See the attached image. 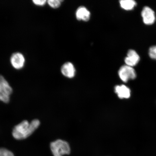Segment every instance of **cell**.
<instances>
[{
    "instance_id": "10",
    "label": "cell",
    "mask_w": 156,
    "mask_h": 156,
    "mask_svg": "<svg viewBox=\"0 0 156 156\" xmlns=\"http://www.w3.org/2000/svg\"><path fill=\"white\" fill-rule=\"evenodd\" d=\"M76 15L78 20L87 21L90 18V13L86 8L80 6L77 9Z\"/></svg>"
},
{
    "instance_id": "7",
    "label": "cell",
    "mask_w": 156,
    "mask_h": 156,
    "mask_svg": "<svg viewBox=\"0 0 156 156\" xmlns=\"http://www.w3.org/2000/svg\"><path fill=\"white\" fill-rule=\"evenodd\" d=\"M140 60V56L135 51L130 50L128 51L127 56L125 59V62L126 65L133 67L136 66Z\"/></svg>"
},
{
    "instance_id": "2",
    "label": "cell",
    "mask_w": 156,
    "mask_h": 156,
    "mask_svg": "<svg viewBox=\"0 0 156 156\" xmlns=\"http://www.w3.org/2000/svg\"><path fill=\"white\" fill-rule=\"evenodd\" d=\"M50 148L54 156H63L69 154L71 152L69 144L62 140H57L51 142Z\"/></svg>"
},
{
    "instance_id": "6",
    "label": "cell",
    "mask_w": 156,
    "mask_h": 156,
    "mask_svg": "<svg viewBox=\"0 0 156 156\" xmlns=\"http://www.w3.org/2000/svg\"><path fill=\"white\" fill-rule=\"evenodd\" d=\"M141 16L145 24L150 25L154 23L155 20L154 12L151 8L147 6L144 7L142 11Z\"/></svg>"
},
{
    "instance_id": "5",
    "label": "cell",
    "mask_w": 156,
    "mask_h": 156,
    "mask_svg": "<svg viewBox=\"0 0 156 156\" xmlns=\"http://www.w3.org/2000/svg\"><path fill=\"white\" fill-rule=\"evenodd\" d=\"M10 61L12 66L15 69L19 70L24 67L25 63V58L23 54L20 52H15L11 55Z\"/></svg>"
},
{
    "instance_id": "1",
    "label": "cell",
    "mask_w": 156,
    "mask_h": 156,
    "mask_svg": "<svg viewBox=\"0 0 156 156\" xmlns=\"http://www.w3.org/2000/svg\"><path fill=\"white\" fill-rule=\"evenodd\" d=\"M40 122L38 119H34L30 122L24 120L16 126L13 128L12 135L15 139H26L34 133L39 126Z\"/></svg>"
},
{
    "instance_id": "3",
    "label": "cell",
    "mask_w": 156,
    "mask_h": 156,
    "mask_svg": "<svg viewBox=\"0 0 156 156\" xmlns=\"http://www.w3.org/2000/svg\"><path fill=\"white\" fill-rule=\"evenodd\" d=\"M12 89L3 76L0 75V101L4 103H8Z\"/></svg>"
},
{
    "instance_id": "15",
    "label": "cell",
    "mask_w": 156,
    "mask_h": 156,
    "mask_svg": "<svg viewBox=\"0 0 156 156\" xmlns=\"http://www.w3.org/2000/svg\"><path fill=\"white\" fill-rule=\"evenodd\" d=\"M32 2L35 5L37 6H43L47 3L46 0H33Z\"/></svg>"
},
{
    "instance_id": "11",
    "label": "cell",
    "mask_w": 156,
    "mask_h": 156,
    "mask_svg": "<svg viewBox=\"0 0 156 156\" xmlns=\"http://www.w3.org/2000/svg\"><path fill=\"white\" fill-rule=\"evenodd\" d=\"M120 4L122 9L126 10H131L136 5V2L133 0H121L120 1Z\"/></svg>"
},
{
    "instance_id": "9",
    "label": "cell",
    "mask_w": 156,
    "mask_h": 156,
    "mask_svg": "<svg viewBox=\"0 0 156 156\" xmlns=\"http://www.w3.org/2000/svg\"><path fill=\"white\" fill-rule=\"evenodd\" d=\"M115 91L120 99L128 98L130 96V90L126 85H117L115 87Z\"/></svg>"
},
{
    "instance_id": "4",
    "label": "cell",
    "mask_w": 156,
    "mask_h": 156,
    "mask_svg": "<svg viewBox=\"0 0 156 156\" xmlns=\"http://www.w3.org/2000/svg\"><path fill=\"white\" fill-rule=\"evenodd\" d=\"M118 73L120 79L125 83L127 82L129 80H134L136 77V71L133 68L126 65L120 67Z\"/></svg>"
},
{
    "instance_id": "14",
    "label": "cell",
    "mask_w": 156,
    "mask_h": 156,
    "mask_svg": "<svg viewBox=\"0 0 156 156\" xmlns=\"http://www.w3.org/2000/svg\"><path fill=\"white\" fill-rule=\"evenodd\" d=\"M149 54L150 57L152 59L156 60V45L150 48Z\"/></svg>"
},
{
    "instance_id": "12",
    "label": "cell",
    "mask_w": 156,
    "mask_h": 156,
    "mask_svg": "<svg viewBox=\"0 0 156 156\" xmlns=\"http://www.w3.org/2000/svg\"><path fill=\"white\" fill-rule=\"evenodd\" d=\"M62 1L60 0H48L47 1V3L50 7L55 9L60 6Z\"/></svg>"
},
{
    "instance_id": "8",
    "label": "cell",
    "mask_w": 156,
    "mask_h": 156,
    "mask_svg": "<svg viewBox=\"0 0 156 156\" xmlns=\"http://www.w3.org/2000/svg\"><path fill=\"white\" fill-rule=\"evenodd\" d=\"M61 71L65 77L72 78L75 76L76 70L75 67L71 62H67L62 66Z\"/></svg>"
},
{
    "instance_id": "13",
    "label": "cell",
    "mask_w": 156,
    "mask_h": 156,
    "mask_svg": "<svg viewBox=\"0 0 156 156\" xmlns=\"http://www.w3.org/2000/svg\"><path fill=\"white\" fill-rule=\"evenodd\" d=\"M0 156H14L11 151L5 148H0Z\"/></svg>"
}]
</instances>
